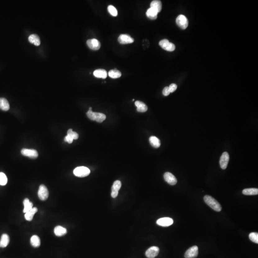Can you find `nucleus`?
I'll list each match as a JSON object with an SVG mask.
<instances>
[{"label": "nucleus", "mask_w": 258, "mask_h": 258, "mask_svg": "<svg viewBox=\"0 0 258 258\" xmlns=\"http://www.w3.org/2000/svg\"><path fill=\"white\" fill-rule=\"evenodd\" d=\"M206 203L213 210L217 212H220L222 210V207L219 202L211 196L206 195L204 197Z\"/></svg>", "instance_id": "obj_1"}, {"label": "nucleus", "mask_w": 258, "mask_h": 258, "mask_svg": "<svg viewBox=\"0 0 258 258\" xmlns=\"http://www.w3.org/2000/svg\"><path fill=\"white\" fill-rule=\"evenodd\" d=\"M90 171L87 167L85 166H79L74 170L73 173L75 176L79 177H84L87 176L90 174Z\"/></svg>", "instance_id": "obj_2"}, {"label": "nucleus", "mask_w": 258, "mask_h": 258, "mask_svg": "<svg viewBox=\"0 0 258 258\" xmlns=\"http://www.w3.org/2000/svg\"><path fill=\"white\" fill-rule=\"evenodd\" d=\"M159 46L166 51L173 52L175 49V46L173 43H170L167 39H163L159 42Z\"/></svg>", "instance_id": "obj_3"}, {"label": "nucleus", "mask_w": 258, "mask_h": 258, "mask_svg": "<svg viewBox=\"0 0 258 258\" xmlns=\"http://www.w3.org/2000/svg\"><path fill=\"white\" fill-rule=\"evenodd\" d=\"M177 25L182 29H186L188 25V21L187 18L183 15L178 16L176 19Z\"/></svg>", "instance_id": "obj_4"}, {"label": "nucleus", "mask_w": 258, "mask_h": 258, "mask_svg": "<svg viewBox=\"0 0 258 258\" xmlns=\"http://www.w3.org/2000/svg\"><path fill=\"white\" fill-rule=\"evenodd\" d=\"M48 190L47 187L44 185H40L38 191L39 198L42 201H44L48 199Z\"/></svg>", "instance_id": "obj_5"}, {"label": "nucleus", "mask_w": 258, "mask_h": 258, "mask_svg": "<svg viewBox=\"0 0 258 258\" xmlns=\"http://www.w3.org/2000/svg\"><path fill=\"white\" fill-rule=\"evenodd\" d=\"M198 254V248L197 246H194L187 250L185 254L186 258H195Z\"/></svg>", "instance_id": "obj_6"}, {"label": "nucleus", "mask_w": 258, "mask_h": 258, "mask_svg": "<svg viewBox=\"0 0 258 258\" xmlns=\"http://www.w3.org/2000/svg\"><path fill=\"white\" fill-rule=\"evenodd\" d=\"M229 156L227 152H223L220 158V164L221 168L224 170L227 168V166L229 162Z\"/></svg>", "instance_id": "obj_7"}, {"label": "nucleus", "mask_w": 258, "mask_h": 258, "mask_svg": "<svg viewBox=\"0 0 258 258\" xmlns=\"http://www.w3.org/2000/svg\"><path fill=\"white\" fill-rule=\"evenodd\" d=\"M21 153L23 156L28 157L31 158L35 159L38 156V152L34 149H23L21 151Z\"/></svg>", "instance_id": "obj_8"}, {"label": "nucleus", "mask_w": 258, "mask_h": 258, "mask_svg": "<svg viewBox=\"0 0 258 258\" xmlns=\"http://www.w3.org/2000/svg\"><path fill=\"white\" fill-rule=\"evenodd\" d=\"M173 220L168 217L161 218L158 220L156 221L157 224L159 226L164 227H169L173 224Z\"/></svg>", "instance_id": "obj_9"}, {"label": "nucleus", "mask_w": 258, "mask_h": 258, "mask_svg": "<svg viewBox=\"0 0 258 258\" xmlns=\"http://www.w3.org/2000/svg\"><path fill=\"white\" fill-rule=\"evenodd\" d=\"M87 44L89 48L93 50H99L101 47V43L96 39H88L87 41Z\"/></svg>", "instance_id": "obj_10"}, {"label": "nucleus", "mask_w": 258, "mask_h": 258, "mask_svg": "<svg viewBox=\"0 0 258 258\" xmlns=\"http://www.w3.org/2000/svg\"><path fill=\"white\" fill-rule=\"evenodd\" d=\"M159 248L156 246H152L149 248L145 252V255L148 258H154L158 255Z\"/></svg>", "instance_id": "obj_11"}, {"label": "nucleus", "mask_w": 258, "mask_h": 258, "mask_svg": "<svg viewBox=\"0 0 258 258\" xmlns=\"http://www.w3.org/2000/svg\"><path fill=\"white\" fill-rule=\"evenodd\" d=\"M164 177L165 181L170 185L174 186L176 185L177 183V181L176 177L170 172H166L164 174Z\"/></svg>", "instance_id": "obj_12"}, {"label": "nucleus", "mask_w": 258, "mask_h": 258, "mask_svg": "<svg viewBox=\"0 0 258 258\" xmlns=\"http://www.w3.org/2000/svg\"><path fill=\"white\" fill-rule=\"evenodd\" d=\"M121 187V183L120 181H115L113 183V186L111 188V197L116 198L118 195V191Z\"/></svg>", "instance_id": "obj_13"}, {"label": "nucleus", "mask_w": 258, "mask_h": 258, "mask_svg": "<svg viewBox=\"0 0 258 258\" xmlns=\"http://www.w3.org/2000/svg\"><path fill=\"white\" fill-rule=\"evenodd\" d=\"M118 41L121 44H131L134 42V39L129 34H122L119 37Z\"/></svg>", "instance_id": "obj_14"}, {"label": "nucleus", "mask_w": 258, "mask_h": 258, "mask_svg": "<svg viewBox=\"0 0 258 258\" xmlns=\"http://www.w3.org/2000/svg\"><path fill=\"white\" fill-rule=\"evenodd\" d=\"M150 8L155 9L157 11L158 13H159L162 10V4L160 1L158 0H155L152 2L150 4Z\"/></svg>", "instance_id": "obj_15"}, {"label": "nucleus", "mask_w": 258, "mask_h": 258, "mask_svg": "<svg viewBox=\"0 0 258 258\" xmlns=\"http://www.w3.org/2000/svg\"><path fill=\"white\" fill-rule=\"evenodd\" d=\"M54 233L57 236L61 237L66 234L67 230L66 229L64 228L62 226H57L54 229Z\"/></svg>", "instance_id": "obj_16"}, {"label": "nucleus", "mask_w": 258, "mask_h": 258, "mask_svg": "<svg viewBox=\"0 0 258 258\" xmlns=\"http://www.w3.org/2000/svg\"><path fill=\"white\" fill-rule=\"evenodd\" d=\"M135 105L137 107V111L138 112H146L148 110V107L146 104L140 101H136L135 102Z\"/></svg>", "instance_id": "obj_17"}, {"label": "nucleus", "mask_w": 258, "mask_h": 258, "mask_svg": "<svg viewBox=\"0 0 258 258\" xmlns=\"http://www.w3.org/2000/svg\"><path fill=\"white\" fill-rule=\"evenodd\" d=\"M29 42L31 44H34L35 46H39L40 45L41 42L38 35L36 34L30 35L28 38Z\"/></svg>", "instance_id": "obj_18"}, {"label": "nucleus", "mask_w": 258, "mask_h": 258, "mask_svg": "<svg viewBox=\"0 0 258 258\" xmlns=\"http://www.w3.org/2000/svg\"><path fill=\"white\" fill-rule=\"evenodd\" d=\"M93 75L95 77L97 78L105 79L107 77V72L105 70L99 69L94 71Z\"/></svg>", "instance_id": "obj_19"}, {"label": "nucleus", "mask_w": 258, "mask_h": 258, "mask_svg": "<svg viewBox=\"0 0 258 258\" xmlns=\"http://www.w3.org/2000/svg\"><path fill=\"white\" fill-rule=\"evenodd\" d=\"M37 212H38V208L35 207H33V208H32L31 210H30L29 211L25 213V220H26L29 221H31L33 219L34 214Z\"/></svg>", "instance_id": "obj_20"}, {"label": "nucleus", "mask_w": 258, "mask_h": 258, "mask_svg": "<svg viewBox=\"0 0 258 258\" xmlns=\"http://www.w3.org/2000/svg\"><path fill=\"white\" fill-rule=\"evenodd\" d=\"M9 237L7 234H3L1 237L0 240V247L5 248L7 247L9 243Z\"/></svg>", "instance_id": "obj_21"}, {"label": "nucleus", "mask_w": 258, "mask_h": 258, "mask_svg": "<svg viewBox=\"0 0 258 258\" xmlns=\"http://www.w3.org/2000/svg\"><path fill=\"white\" fill-rule=\"evenodd\" d=\"M9 109V103L7 100L3 97L0 98V109L4 111H7Z\"/></svg>", "instance_id": "obj_22"}, {"label": "nucleus", "mask_w": 258, "mask_h": 258, "mask_svg": "<svg viewBox=\"0 0 258 258\" xmlns=\"http://www.w3.org/2000/svg\"><path fill=\"white\" fill-rule=\"evenodd\" d=\"M158 14V13L156 11L152 8H150L149 9L147 10L146 15L149 19H151V20H155L157 18Z\"/></svg>", "instance_id": "obj_23"}, {"label": "nucleus", "mask_w": 258, "mask_h": 258, "mask_svg": "<svg viewBox=\"0 0 258 258\" xmlns=\"http://www.w3.org/2000/svg\"><path fill=\"white\" fill-rule=\"evenodd\" d=\"M149 142L151 145L155 148H158L161 145L160 141L156 136H152L150 137Z\"/></svg>", "instance_id": "obj_24"}, {"label": "nucleus", "mask_w": 258, "mask_h": 258, "mask_svg": "<svg viewBox=\"0 0 258 258\" xmlns=\"http://www.w3.org/2000/svg\"><path fill=\"white\" fill-rule=\"evenodd\" d=\"M23 204H24V205L23 212L24 213H25L29 211L30 210H31L32 208H33V204L32 202L29 201L28 198H25V199H24V201H23Z\"/></svg>", "instance_id": "obj_25"}, {"label": "nucleus", "mask_w": 258, "mask_h": 258, "mask_svg": "<svg viewBox=\"0 0 258 258\" xmlns=\"http://www.w3.org/2000/svg\"><path fill=\"white\" fill-rule=\"evenodd\" d=\"M31 244L34 248H38L40 245L41 242L39 237L36 235H34L30 239Z\"/></svg>", "instance_id": "obj_26"}, {"label": "nucleus", "mask_w": 258, "mask_h": 258, "mask_svg": "<svg viewBox=\"0 0 258 258\" xmlns=\"http://www.w3.org/2000/svg\"><path fill=\"white\" fill-rule=\"evenodd\" d=\"M243 195L246 196H252V195H257L258 194V188H246L244 189L242 191Z\"/></svg>", "instance_id": "obj_27"}, {"label": "nucleus", "mask_w": 258, "mask_h": 258, "mask_svg": "<svg viewBox=\"0 0 258 258\" xmlns=\"http://www.w3.org/2000/svg\"><path fill=\"white\" fill-rule=\"evenodd\" d=\"M108 75L110 78L112 79H118L120 78L121 76V73L119 70L116 69L111 70L109 72Z\"/></svg>", "instance_id": "obj_28"}, {"label": "nucleus", "mask_w": 258, "mask_h": 258, "mask_svg": "<svg viewBox=\"0 0 258 258\" xmlns=\"http://www.w3.org/2000/svg\"><path fill=\"white\" fill-rule=\"evenodd\" d=\"M95 120L97 122H102L105 120L106 118V116L103 113H99V112H95Z\"/></svg>", "instance_id": "obj_29"}, {"label": "nucleus", "mask_w": 258, "mask_h": 258, "mask_svg": "<svg viewBox=\"0 0 258 258\" xmlns=\"http://www.w3.org/2000/svg\"><path fill=\"white\" fill-rule=\"evenodd\" d=\"M7 175H5L3 173L1 172L0 173V185L5 186L7 185Z\"/></svg>", "instance_id": "obj_30"}, {"label": "nucleus", "mask_w": 258, "mask_h": 258, "mask_svg": "<svg viewBox=\"0 0 258 258\" xmlns=\"http://www.w3.org/2000/svg\"><path fill=\"white\" fill-rule=\"evenodd\" d=\"M108 11L109 13L113 16H117V10L113 5H110L108 6Z\"/></svg>", "instance_id": "obj_31"}, {"label": "nucleus", "mask_w": 258, "mask_h": 258, "mask_svg": "<svg viewBox=\"0 0 258 258\" xmlns=\"http://www.w3.org/2000/svg\"><path fill=\"white\" fill-rule=\"evenodd\" d=\"M249 238L251 242L258 243V234L256 232H251L249 235Z\"/></svg>", "instance_id": "obj_32"}, {"label": "nucleus", "mask_w": 258, "mask_h": 258, "mask_svg": "<svg viewBox=\"0 0 258 258\" xmlns=\"http://www.w3.org/2000/svg\"><path fill=\"white\" fill-rule=\"evenodd\" d=\"M67 135H70V137L73 138V140H77L79 138V134L76 132H73L71 129H70L68 130Z\"/></svg>", "instance_id": "obj_33"}, {"label": "nucleus", "mask_w": 258, "mask_h": 258, "mask_svg": "<svg viewBox=\"0 0 258 258\" xmlns=\"http://www.w3.org/2000/svg\"><path fill=\"white\" fill-rule=\"evenodd\" d=\"M87 115L89 119L92 120H95V114L94 112H93L92 111V108L89 107L88 111L87 112Z\"/></svg>", "instance_id": "obj_34"}, {"label": "nucleus", "mask_w": 258, "mask_h": 258, "mask_svg": "<svg viewBox=\"0 0 258 258\" xmlns=\"http://www.w3.org/2000/svg\"><path fill=\"white\" fill-rule=\"evenodd\" d=\"M168 87H169L170 93H174V91L176 90V89H177V86L176 84L173 83V84H171Z\"/></svg>", "instance_id": "obj_35"}, {"label": "nucleus", "mask_w": 258, "mask_h": 258, "mask_svg": "<svg viewBox=\"0 0 258 258\" xmlns=\"http://www.w3.org/2000/svg\"><path fill=\"white\" fill-rule=\"evenodd\" d=\"M170 92L168 87H165L163 90V94L165 96H167L170 94Z\"/></svg>", "instance_id": "obj_36"}, {"label": "nucleus", "mask_w": 258, "mask_h": 258, "mask_svg": "<svg viewBox=\"0 0 258 258\" xmlns=\"http://www.w3.org/2000/svg\"><path fill=\"white\" fill-rule=\"evenodd\" d=\"M64 140L65 142L68 143H72L73 142V141L74 140L71 137H70V135H67L65 137Z\"/></svg>", "instance_id": "obj_37"}]
</instances>
